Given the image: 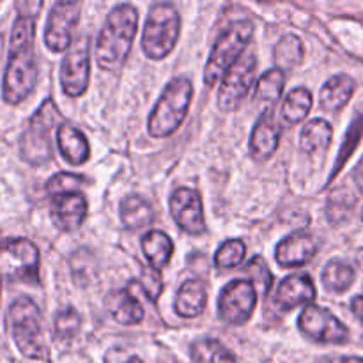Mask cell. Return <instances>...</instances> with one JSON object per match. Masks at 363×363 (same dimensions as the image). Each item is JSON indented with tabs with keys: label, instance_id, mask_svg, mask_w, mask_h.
Here are the masks:
<instances>
[{
	"label": "cell",
	"instance_id": "40",
	"mask_svg": "<svg viewBox=\"0 0 363 363\" xmlns=\"http://www.w3.org/2000/svg\"><path fill=\"white\" fill-rule=\"evenodd\" d=\"M351 308H353V314L363 323V296H357L351 301Z\"/></svg>",
	"mask_w": 363,
	"mask_h": 363
},
{
	"label": "cell",
	"instance_id": "41",
	"mask_svg": "<svg viewBox=\"0 0 363 363\" xmlns=\"http://www.w3.org/2000/svg\"><path fill=\"white\" fill-rule=\"evenodd\" d=\"M353 181L357 183V186H360L363 190V158L358 162V165L354 167L353 172Z\"/></svg>",
	"mask_w": 363,
	"mask_h": 363
},
{
	"label": "cell",
	"instance_id": "1",
	"mask_svg": "<svg viewBox=\"0 0 363 363\" xmlns=\"http://www.w3.org/2000/svg\"><path fill=\"white\" fill-rule=\"evenodd\" d=\"M35 18L38 16L20 13L14 21L9 62L4 74V99L11 105L27 99L38 84V64L34 55Z\"/></svg>",
	"mask_w": 363,
	"mask_h": 363
},
{
	"label": "cell",
	"instance_id": "30",
	"mask_svg": "<svg viewBox=\"0 0 363 363\" xmlns=\"http://www.w3.org/2000/svg\"><path fill=\"white\" fill-rule=\"evenodd\" d=\"M362 135H363V116H358L357 119L351 123L350 130H347L342 147H340L339 156H337V162H335V167H333V172H332V176H330V183L335 179L337 174L342 170V167L346 165V162L350 160V156L354 152L357 145L360 144Z\"/></svg>",
	"mask_w": 363,
	"mask_h": 363
},
{
	"label": "cell",
	"instance_id": "32",
	"mask_svg": "<svg viewBox=\"0 0 363 363\" xmlns=\"http://www.w3.org/2000/svg\"><path fill=\"white\" fill-rule=\"evenodd\" d=\"M247 247L241 240H229L218 248L215 255V264L218 269H230L236 268L243 262Z\"/></svg>",
	"mask_w": 363,
	"mask_h": 363
},
{
	"label": "cell",
	"instance_id": "27",
	"mask_svg": "<svg viewBox=\"0 0 363 363\" xmlns=\"http://www.w3.org/2000/svg\"><path fill=\"white\" fill-rule=\"evenodd\" d=\"M191 360L194 363H238L233 351L227 350L220 340L201 339L191 344Z\"/></svg>",
	"mask_w": 363,
	"mask_h": 363
},
{
	"label": "cell",
	"instance_id": "42",
	"mask_svg": "<svg viewBox=\"0 0 363 363\" xmlns=\"http://www.w3.org/2000/svg\"><path fill=\"white\" fill-rule=\"evenodd\" d=\"M358 262H360L363 268V250H360V254H358Z\"/></svg>",
	"mask_w": 363,
	"mask_h": 363
},
{
	"label": "cell",
	"instance_id": "14",
	"mask_svg": "<svg viewBox=\"0 0 363 363\" xmlns=\"http://www.w3.org/2000/svg\"><path fill=\"white\" fill-rule=\"evenodd\" d=\"M170 215L181 230L188 234H202L206 230L202 199L191 188H177L170 197Z\"/></svg>",
	"mask_w": 363,
	"mask_h": 363
},
{
	"label": "cell",
	"instance_id": "3",
	"mask_svg": "<svg viewBox=\"0 0 363 363\" xmlns=\"http://www.w3.org/2000/svg\"><path fill=\"white\" fill-rule=\"evenodd\" d=\"M7 323L21 354L32 360H48L50 350L43 330V315L30 298H18L11 303Z\"/></svg>",
	"mask_w": 363,
	"mask_h": 363
},
{
	"label": "cell",
	"instance_id": "10",
	"mask_svg": "<svg viewBox=\"0 0 363 363\" xmlns=\"http://www.w3.org/2000/svg\"><path fill=\"white\" fill-rule=\"evenodd\" d=\"M300 332L307 339L323 344H344L350 339V330L342 321L326 308L318 305H307L298 318Z\"/></svg>",
	"mask_w": 363,
	"mask_h": 363
},
{
	"label": "cell",
	"instance_id": "4",
	"mask_svg": "<svg viewBox=\"0 0 363 363\" xmlns=\"http://www.w3.org/2000/svg\"><path fill=\"white\" fill-rule=\"evenodd\" d=\"M194 85L188 78H174L163 91L149 117V133L155 138L170 137L183 124L190 108Z\"/></svg>",
	"mask_w": 363,
	"mask_h": 363
},
{
	"label": "cell",
	"instance_id": "22",
	"mask_svg": "<svg viewBox=\"0 0 363 363\" xmlns=\"http://www.w3.org/2000/svg\"><path fill=\"white\" fill-rule=\"evenodd\" d=\"M142 252H144L151 268L160 272V269L169 264L170 257L174 254V243L162 230H149L142 238Z\"/></svg>",
	"mask_w": 363,
	"mask_h": 363
},
{
	"label": "cell",
	"instance_id": "17",
	"mask_svg": "<svg viewBox=\"0 0 363 363\" xmlns=\"http://www.w3.org/2000/svg\"><path fill=\"white\" fill-rule=\"evenodd\" d=\"M87 216V201L82 194H66L53 197L52 220L60 230H77Z\"/></svg>",
	"mask_w": 363,
	"mask_h": 363
},
{
	"label": "cell",
	"instance_id": "29",
	"mask_svg": "<svg viewBox=\"0 0 363 363\" xmlns=\"http://www.w3.org/2000/svg\"><path fill=\"white\" fill-rule=\"evenodd\" d=\"M303 60V43L298 35L287 34L277 43L275 46V62L277 67L282 71L294 69Z\"/></svg>",
	"mask_w": 363,
	"mask_h": 363
},
{
	"label": "cell",
	"instance_id": "35",
	"mask_svg": "<svg viewBox=\"0 0 363 363\" xmlns=\"http://www.w3.org/2000/svg\"><path fill=\"white\" fill-rule=\"evenodd\" d=\"M82 183H84V179H82L80 176L60 172L46 183V194L53 195V197L66 194H77V190L82 186Z\"/></svg>",
	"mask_w": 363,
	"mask_h": 363
},
{
	"label": "cell",
	"instance_id": "36",
	"mask_svg": "<svg viewBox=\"0 0 363 363\" xmlns=\"http://www.w3.org/2000/svg\"><path fill=\"white\" fill-rule=\"evenodd\" d=\"M80 323L82 318L74 308H66V311L59 312L55 318V335L59 339H71L74 333L80 330Z\"/></svg>",
	"mask_w": 363,
	"mask_h": 363
},
{
	"label": "cell",
	"instance_id": "5",
	"mask_svg": "<svg viewBox=\"0 0 363 363\" xmlns=\"http://www.w3.org/2000/svg\"><path fill=\"white\" fill-rule=\"evenodd\" d=\"M181 32V18L172 4H155L145 20L142 50L149 59L160 60L176 46Z\"/></svg>",
	"mask_w": 363,
	"mask_h": 363
},
{
	"label": "cell",
	"instance_id": "7",
	"mask_svg": "<svg viewBox=\"0 0 363 363\" xmlns=\"http://www.w3.org/2000/svg\"><path fill=\"white\" fill-rule=\"evenodd\" d=\"M60 121V113L52 99H46L41 108L32 116L23 137H21V155L32 165H43L53 156L52 133Z\"/></svg>",
	"mask_w": 363,
	"mask_h": 363
},
{
	"label": "cell",
	"instance_id": "33",
	"mask_svg": "<svg viewBox=\"0 0 363 363\" xmlns=\"http://www.w3.org/2000/svg\"><path fill=\"white\" fill-rule=\"evenodd\" d=\"M112 315L117 323L124 326L138 325L144 319V308L133 296L124 294L119 303H117V307L112 311Z\"/></svg>",
	"mask_w": 363,
	"mask_h": 363
},
{
	"label": "cell",
	"instance_id": "19",
	"mask_svg": "<svg viewBox=\"0 0 363 363\" xmlns=\"http://www.w3.org/2000/svg\"><path fill=\"white\" fill-rule=\"evenodd\" d=\"M57 145H59V151L62 152L66 162H69L71 165H82V163L87 162L89 155H91V147H89L85 135L71 124L59 126Z\"/></svg>",
	"mask_w": 363,
	"mask_h": 363
},
{
	"label": "cell",
	"instance_id": "21",
	"mask_svg": "<svg viewBox=\"0 0 363 363\" xmlns=\"http://www.w3.org/2000/svg\"><path fill=\"white\" fill-rule=\"evenodd\" d=\"M354 91V82L353 78L347 77V74H335V77L330 78L321 89V94H319V101H321V108L325 112H339L344 106L347 105V101L351 99Z\"/></svg>",
	"mask_w": 363,
	"mask_h": 363
},
{
	"label": "cell",
	"instance_id": "38",
	"mask_svg": "<svg viewBox=\"0 0 363 363\" xmlns=\"http://www.w3.org/2000/svg\"><path fill=\"white\" fill-rule=\"evenodd\" d=\"M105 363H144L135 354L126 353L124 350H119V347H113L108 353L105 354Z\"/></svg>",
	"mask_w": 363,
	"mask_h": 363
},
{
	"label": "cell",
	"instance_id": "25",
	"mask_svg": "<svg viewBox=\"0 0 363 363\" xmlns=\"http://www.w3.org/2000/svg\"><path fill=\"white\" fill-rule=\"evenodd\" d=\"M284 85H286V73L279 69V67L269 69L268 73H264L259 78L257 85H255V103L268 105V108H272V105H275L280 99V96H282Z\"/></svg>",
	"mask_w": 363,
	"mask_h": 363
},
{
	"label": "cell",
	"instance_id": "9",
	"mask_svg": "<svg viewBox=\"0 0 363 363\" xmlns=\"http://www.w3.org/2000/svg\"><path fill=\"white\" fill-rule=\"evenodd\" d=\"M255 69H257V59L254 53H247L225 71L218 92V108L222 112H234L241 105L254 85Z\"/></svg>",
	"mask_w": 363,
	"mask_h": 363
},
{
	"label": "cell",
	"instance_id": "11",
	"mask_svg": "<svg viewBox=\"0 0 363 363\" xmlns=\"http://www.w3.org/2000/svg\"><path fill=\"white\" fill-rule=\"evenodd\" d=\"M257 305V293L248 280H233L218 298V314L229 325H245Z\"/></svg>",
	"mask_w": 363,
	"mask_h": 363
},
{
	"label": "cell",
	"instance_id": "23",
	"mask_svg": "<svg viewBox=\"0 0 363 363\" xmlns=\"http://www.w3.org/2000/svg\"><path fill=\"white\" fill-rule=\"evenodd\" d=\"M332 137V124L326 123L325 119H314L305 124L301 130L300 145L307 155H315V152H323L330 147Z\"/></svg>",
	"mask_w": 363,
	"mask_h": 363
},
{
	"label": "cell",
	"instance_id": "28",
	"mask_svg": "<svg viewBox=\"0 0 363 363\" xmlns=\"http://www.w3.org/2000/svg\"><path fill=\"white\" fill-rule=\"evenodd\" d=\"M312 108V94L305 87L293 89L282 103V119L287 124H296L308 116Z\"/></svg>",
	"mask_w": 363,
	"mask_h": 363
},
{
	"label": "cell",
	"instance_id": "24",
	"mask_svg": "<svg viewBox=\"0 0 363 363\" xmlns=\"http://www.w3.org/2000/svg\"><path fill=\"white\" fill-rule=\"evenodd\" d=\"M121 220L130 230H140L152 222V208L145 199L128 195L121 202Z\"/></svg>",
	"mask_w": 363,
	"mask_h": 363
},
{
	"label": "cell",
	"instance_id": "2",
	"mask_svg": "<svg viewBox=\"0 0 363 363\" xmlns=\"http://www.w3.org/2000/svg\"><path fill=\"white\" fill-rule=\"evenodd\" d=\"M138 13L130 4L113 7L96 43V60L105 71H119L130 55L137 35Z\"/></svg>",
	"mask_w": 363,
	"mask_h": 363
},
{
	"label": "cell",
	"instance_id": "20",
	"mask_svg": "<svg viewBox=\"0 0 363 363\" xmlns=\"http://www.w3.org/2000/svg\"><path fill=\"white\" fill-rule=\"evenodd\" d=\"M206 305H208V291L201 280L184 282L177 293L176 301H174V308H176L177 314L186 319L201 315Z\"/></svg>",
	"mask_w": 363,
	"mask_h": 363
},
{
	"label": "cell",
	"instance_id": "31",
	"mask_svg": "<svg viewBox=\"0 0 363 363\" xmlns=\"http://www.w3.org/2000/svg\"><path fill=\"white\" fill-rule=\"evenodd\" d=\"M354 199L353 194L346 190V188H340L335 194H332L328 201V208H326V213H328V220L333 223H340L351 215L354 208Z\"/></svg>",
	"mask_w": 363,
	"mask_h": 363
},
{
	"label": "cell",
	"instance_id": "15",
	"mask_svg": "<svg viewBox=\"0 0 363 363\" xmlns=\"http://www.w3.org/2000/svg\"><path fill=\"white\" fill-rule=\"evenodd\" d=\"M280 142V123L275 110L266 108L255 123L250 137V152L257 162H264L277 151Z\"/></svg>",
	"mask_w": 363,
	"mask_h": 363
},
{
	"label": "cell",
	"instance_id": "26",
	"mask_svg": "<svg viewBox=\"0 0 363 363\" xmlns=\"http://www.w3.org/2000/svg\"><path fill=\"white\" fill-rule=\"evenodd\" d=\"M354 279H357L354 269L344 261H339V259L330 261L325 266L321 275L323 284H325V287L330 293H346L353 286Z\"/></svg>",
	"mask_w": 363,
	"mask_h": 363
},
{
	"label": "cell",
	"instance_id": "6",
	"mask_svg": "<svg viewBox=\"0 0 363 363\" xmlns=\"http://www.w3.org/2000/svg\"><path fill=\"white\" fill-rule=\"evenodd\" d=\"M254 34V25L248 20L236 21L230 25L225 32L218 38L213 46L208 64L204 69V84L208 87L216 85V82L225 74V71L236 62L248 46V41Z\"/></svg>",
	"mask_w": 363,
	"mask_h": 363
},
{
	"label": "cell",
	"instance_id": "39",
	"mask_svg": "<svg viewBox=\"0 0 363 363\" xmlns=\"http://www.w3.org/2000/svg\"><path fill=\"white\" fill-rule=\"evenodd\" d=\"M318 363H363V358L358 357H330L323 358Z\"/></svg>",
	"mask_w": 363,
	"mask_h": 363
},
{
	"label": "cell",
	"instance_id": "37",
	"mask_svg": "<svg viewBox=\"0 0 363 363\" xmlns=\"http://www.w3.org/2000/svg\"><path fill=\"white\" fill-rule=\"evenodd\" d=\"M140 287L144 289V293L147 294V298L151 301L158 300V296L162 294L163 291V280L160 277V272L152 268H142V275H140Z\"/></svg>",
	"mask_w": 363,
	"mask_h": 363
},
{
	"label": "cell",
	"instance_id": "12",
	"mask_svg": "<svg viewBox=\"0 0 363 363\" xmlns=\"http://www.w3.org/2000/svg\"><path fill=\"white\" fill-rule=\"evenodd\" d=\"M80 2H57L52 7L45 28V43L52 52L60 53L71 46L73 30L80 20Z\"/></svg>",
	"mask_w": 363,
	"mask_h": 363
},
{
	"label": "cell",
	"instance_id": "13",
	"mask_svg": "<svg viewBox=\"0 0 363 363\" xmlns=\"http://www.w3.org/2000/svg\"><path fill=\"white\" fill-rule=\"evenodd\" d=\"M91 78V57L87 43L80 41L67 52L60 64V84L69 98H78L87 91Z\"/></svg>",
	"mask_w": 363,
	"mask_h": 363
},
{
	"label": "cell",
	"instance_id": "8",
	"mask_svg": "<svg viewBox=\"0 0 363 363\" xmlns=\"http://www.w3.org/2000/svg\"><path fill=\"white\" fill-rule=\"evenodd\" d=\"M0 279L7 282H38V247L28 240L2 241L0 243Z\"/></svg>",
	"mask_w": 363,
	"mask_h": 363
},
{
	"label": "cell",
	"instance_id": "18",
	"mask_svg": "<svg viewBox=\"0 0 363 363\" xmlns=\"http://www.w3.org/2000/svg\"><path fill=\"white\" fill-rule=\"evenodd\" d=\"M315 300V287L312 279L305 273L289 275L280 282L275 294V303L282 311H291L298 305L311 303Z\"/></svg>",
	"mask_w": 363,
	"mask_h": 363
},
{
	"label": "cell",
	"instance_id": "34",
	"mask_svg": "<svg viewBox=\"0 0 363 363\" xmlns=\"http://www.w3.org/2000/svg\"><path fill=\"white\" fill-rule=\"evenodd\" d=\"M247 272L248 275L252 277V286L255 287V293L261 294L262 298L268 296L273 284V275L268 269V264L264 262V259H262L261 255L252 259L247 266Z\"/></svg>",
	"mask_w": 363,
	"mask_h": 363
},
{
	"label": "cell",
	"instance_id": "16",
	"mask_svg": "<svg viewBox=\"0 0 363 363\" xmlns=\"http://www.w3.org/2000/svg\"><path fill=\"white\" fill-rule=\"evenodd\" d=\"M318 252V240L311 233H294L277 247V261L284 268H298L311 261Z\"/></svg>",
	"mask_w": 363,
	"mask_h": 363
}]
</instances>
